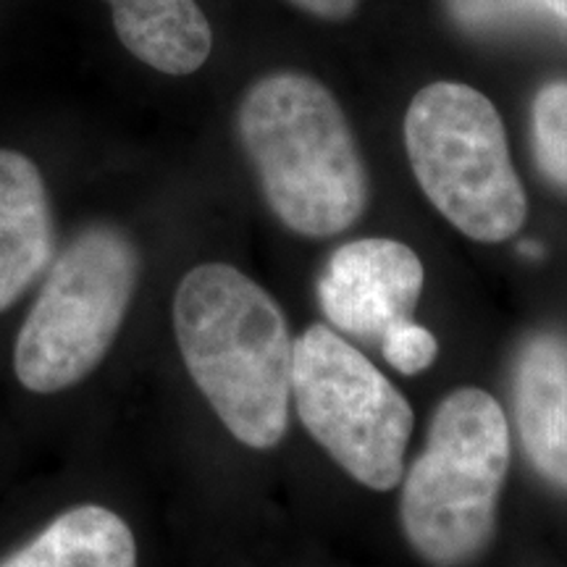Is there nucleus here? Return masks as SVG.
I'll return each instance as SVG.
<instances>
[{
	"instance_id": "f257e3e1",
	"label": "nucleus",
	"mask_w": 567,
	"mask_h": 567,
	"mask_svg": "<svg viewBox=\"0 0 567 567\" xmlns=\"http://www.w3.org/2000/svg\"><path fill=\"white\" fill-rule=\"evenodd\" d=\"M179 352L213 413L252 450L287 434L295 342L271 295L226 264H203L174 295Z\"/></svg>"
},
{
	"instance_id": "f03ea898",
	"label": "nucleus",
	"mask_w": 567,
	"mask_h": 567,
	"mask_svg": "<svg viewBox=\"0 0 567 567\" xmlns=\"http://www.w3.org/2000/svg\"><path fill=\"white\" fill-rule=\"evenodd\" d=\"M237 126L266 200L287 229L334 237L363 216V158L321 82L292 71L264 76L239 103Z\"/></svg>"
},
{
	"instance_id": "7ed1b4c3",
	"label": "nucleus",
	"mask_w": 567,
	"mask_h": 567,
	"mask_svg": "<svg viewBox=\"0 0 567 567\" xmlns=\"http://www.w3.org/2000/svg\"><path fill=\"white\" fill-rule=\"evenodd\" d=\"M507 467L509 429L499 402L476 386L452 392L402 486L410 547L434 567L473 563L492 542Z\"/></svg>"
},
{
	"instance_id": "20e7f679",
	"label": "nucleus",
	"mask_w": 567,
	"mask_h": 567,
	"mask_svg": "<svg viewBox=\"0 0 567 567\" xmlns=\"http://www.w3.org/2000/svg\"><path fill=\"white\" fill-rule=\"evenodd\" d=\"M405 147L423 195L476 243H505L528 216L505 124L484 92L460 82L425 84L405 113Z\"/></svg>"
},
{
	"instance_id": "39448f33",
	"label": "nucleus",
	"mask_w": 567,
	"mask_h": 567,
	"mask_svg": "<svg viewBox=\"0 0 567 567\" xmlns=\"http://www.w3.org/2000/svg\"><path fill=\"white\" fill-rule=\"evenodd\" d=\"M140 258L116 226L76 234L48 268L13 347V373L34 394L80 384L116 342L137 287Z\"/></svg>"
},
{
	"instance_id": "423d86ee",
	"label": "nucleus",
	"mask_w": 567,
	"mask_h": 567,
	"mask_svg": "<svg viewBox=\"0 0 567 567\" xmlns=\"http://www.w3.org/2000/svg\"><path fill=\"white\" fill-rule=\"evenodd\" d=\"M292 400L310 436L358 484L373 492L400 484L413 408L329 326H310L295 342Z\"/></svg>"
},
{
	"instance_id": "0eeeda50",
	"label": "nucleus",
	"mask_w": 567,
	"mask_h": 567,
	"mask_svg": "<svg viewBox=\"0 0 567 567\" xmlns=\"http://www.w3.org/2000/svg\"><path fill=\"white\" fill-rule=\"evenodd\" d=\"M423 281L413 247L384 237L354 239L329 258L318 300L334 329L381 342L400 323L413 321Z\"/></svg>"
},
{
	"instance_id": "6e6552de",
	"label": "nucleus",
	"mask_w": 567,
	"mask_h": 567,
	"mask_svg": "<svg viewBox=\"0 0 567 567\" xmlns=\"http://www.w3.org/2000/svg\"><path fill=\"white\" fill-rule=\"evenodd\" d=\"M55 258V221L40 168L0 147V313L13 308Z\"/></svg>"
},
{
	"instance_id": "1a4fd4ad",
	"label": "nucleus",
	"mask_w": 567,
	"mask_h": 567,
	"mask_svg": "<svg viewBox=\"0 0 567 567\" xmlns=\"http://www.w3.org/2000/svg\"><path fill=\"white\" fill-rule=\"evenodd\" d=\"M515 415L526 455L567 492V350L559 339H530L517 360Z\"/></svg>"
},
{
	"instance_id": "9d476101",
	"label": "nucleus",
	"mask_w": 567,
	"mask_h": 567,
	"mask_svg": "<svg viewBox=\"0 0 567 567\" xmlns=\"http://www.w3.org/2000/svg\"><path fill=\"white\" fill-rule=\"evenodd\" d=\"M113 30L134 59L187 76L208 61L213 30L197 0H109Z\"/></svg>"
},
{
	"instance_id": "9b49d317",
	"label": "nucleus",
	"mask_w": 567,
	"mask_h": 567,
	"mask_svg": "<svg viewBox=\"0 0 567 567\" xmlns=\"http://www.w3.org/2000/svg\"><path fill=\"white\" fill-rule=\"evenodd\" d=\"M0 567H137V544L113 509L80 505L55 517Z\"/></svg>"
},
{
	"instance_id": "f8f14e48",
	"label": "nucleus",
	"mask_w": 567,
	"mask_h": 567,
	"mask_svg": "<svg viewBox=\"0 0 567 567\" xmlns=\"http://www.w3.org/2000/svg\"><path fill=\"white\" fill-rule=\"evenodd\" d=\"M446 11L471 32L555 27L567 32V0H446Z\"/></svg>"
},
{
	"instance_id": "ddd939ff",
	"label": "nucleus",
	"mask_w": 567,
	"mask_h": 567,
	"mask_svg": "<svg viewBox=\"0 0 567 567\" xmlns=\"http://www.w3.org/2000/svg\"><path fill=\"white\" fill-rule=\"evenodd\" d=\"M534 153L542 172L567 189V82H551L534 101Z\"/></svg>"
},
{
	"instance_id": "4468645a",
	"label": "nucleus",
	"mask_w": 567,
	"mask_h": 567,
	"mask_svg": "<svg viewBox=\"0 0 567 567\" xmlns=\"http://www.w3.org/2000/svg\"><path fill=\"white\" fill-rule=\"evenodd\" d=\"M381 354L394 371L415 375L429 368L439 354V342L429 329L415 321L400 323L381 339Z\"/></svg>"
},
{
	"instance_id": "2eb2a0df",
	"label": "nucleus",
	"mask_w": 567,
	"mask_h": 567,
	"mask_svg": "<svg viewBox=\"0 0 567 567\" xmlns=\"http://www.w3.org/2000/svg\"><path fill=\"white\" fill-rule=\"evenodd\" d=\"M289 3H295L297 9L313 13V17L342 21L358 11L360 0H289Z\"/></svg>"
},
{
	"instance_id": "dca6fc26",
	"label": "nucleus",
	"mask_w": 567,
	"mask_h": 567,
	"mask_svg": "<svg viewBox=\"0 0 567 567\" xmlns=\"http://www.w3.org/2000/svg\"><path fill=\"white\" fill-rule=\"evenodd\" d=\"M520 250L526 252V255H534V258H536V255H542V247L534 245V243H523V245H520Z\"/></svg>"
}]
</instances>
